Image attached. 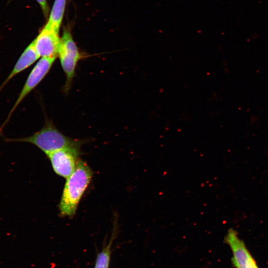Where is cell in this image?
Instances as JSON below:
<instances>
[{
	"label": "cell",
	"instance_id": "cell-1",
	"mask_svg": "<svg viewBox=\"0 0 268 268\" xmlns=\"http://www.w3.org/2000/svg\"><path fill=\"white\" fill-rule=\"evenodd\" d=\"M93 172L88 164L79 159L74 171L67 178L59 209L62 216L72 217L79 201L90 184Z\"/></svg>",
	"mask_w": 268,
	"mask_h": 268
},
{
	"label": "cell",
	"instance_id": "cell-2",
	"mask_svg": "<svg viewBox=\"0 0 268 268\" xmlns=\"http://www.w3.org/2000/svg\"><path fill=\"white\" fill-rule=\"evenodd\" d=\"M4 140L6 142L31 143L46 155L64 148L80 150L81 146L86 142L84 139L72 138L65 135L48 119L46 120L43 128L31 135L20 138H5Z\"/></svg>",
	"mask_w": 268,
	"mask_h": 268
},
{
	"label": "cell",
	"instance_id": "cell-3",
	"mask_svg": "<svg viewBox=\"0 0 268 268\" xmlns=\"http://www.w3.org/2000/svg\"><path fill=\"white\" fill-rule=\"evenodd\" d=\"M58 57L66 76V82L63 91L67 94L72 85L75 75V70L78 62L86 57L81 53L70 32L65 30L61 38Z\"/></svg>",
	"mask_w": 268,
	"mask_h": 268
},
{
	"label": "cell",
	"instance_id": "cell-4",
	"mask_svg": "<svg viewBox=\"0 0 268 268\" xmlns=\"http://www.w3.org/2000/svg\"><path fill=\"white\" fill-rule=\"evenodd\" d=\"M56 59L55 58H41L35 64L27 76L18 98L10 110L4 122L0 127V135L4 127L9 122L15 109L24 98L42 81L50 70Z\"/></svg>",
	"mask_w": 268,
	"mask_h": 268
},
{
	"label": "cell",
	"instance_id": "cell-5",
	"mask_svg": "<svg viewBox=\"0 0 268 268\" xmlns=\"http://www.w3.org/2000/svg\"><path fill=\"white\" fill-rule=\"evenodd\" d=\"M224 242L231 248L233 255L232 263L236 268H259L244 242L233 228L228 229Z\"/></svg>",
	"mask_w": 268,
	"mask_h": 268
},
{
	"label": "cell",
	"instance_id": "cell-6",
	"mask_svg": "<svg viewBox=\"0 0 268 268\" xmlns=\"http://www.w3.org/2000/svg\"><path fill=\"white\" fill-rule=\"evenodd\" d=\"M81 154L80 149L64 148L47 155L54 171L67 179L74 171Z\"/></svg>",
	"mask_w": 268,
	"mask_h": 268
},
{
	"label": "cell",
	"instance_id": "cell-7",
	"mask_svg": "<svg viewBox=\"0 0 268 268\" xmlns=\"http://www.w3.org/2000/svg\"><path fill=\"white\" fill-rule=\"evenodd\" d=\"M58 31L46 24L33 41L35 50L40 58L58 57L61 42Z\"/></svg>",
	"mask_w": 268,
	"mask_h": 268
},
{
	"label": "cell",
	"instance_id": "cell-8",
	"mask_svg": "<svg viewBox=\"0 0 268 268\" xmlns=\"http://www.w3.org/2000/svg\"><path fill=\"white\" fill-rule=\"evenodd\" d=\"M39 58L32 41L23 51L9 75L0 85V92L12 78L32 66Z\"/></svg>",
	"mask_w": 268,
	"mask_h": 268
},
{
	"label": "cell",
	"instance_id": "cell-9",
	"mask_svg": "<svg viewBox=\"0 0 268 268\" xmlns=\"http://www.w3.org/2000/svg\"><path fill=\"white\" fill-rule=\"evenodd\" d=\"M116 229L117 226L115 223L110 241L107 245L103 247L101 251L97 254L94 268H109L112 252L111 247L113 242L117 234Z\"/></svg>",
	"mask_w": 268,
	"mask_h": 268
},
{
	"label": "cell",
	"instance_id": "cell-10",
	"mask_svg": "<svg viewBox=\"0 0 268 268\" xmlns=\"http://www.w3.org/2000/svg\"><path fill=\"white\" fill-rule=\"evenodd\" d=\"M67 0H55L47 24L59 31L66 8Z\"/></svg>",
	"mask_w": 268,
	"mask_h": 268
},
{
	"label": "cell",
	"instance_id": "cell-11",
	"mask_svg": "<svg viewBox=\"0 0 268 268\" xmlns=\"http://www.w3.org/2000/svg\"><path fill=\"white\" fill-rule=\"evenodd\" d=\"M38 3L41 6L43 12L47 16L48 14L49 8L48 6V4L47 0H36Z\"/></svg>",
	"mask_w": 268,
	"mask_h": 268
}]
</instances>
